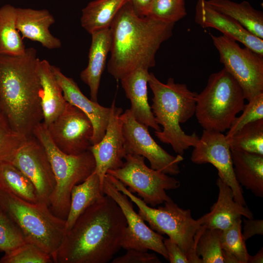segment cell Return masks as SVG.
<instances>
[{
    "label": "cell",
    "instance_id": "8fae6325",
    "mask_svg": "<svg viewBox=\"0 0 263 263\" xmlns=\"http://www.w3.org/2000/svg\"><path fill=\"white\" fill-rule=\"evenodd\" d=\"M121 118L126 154L144 157L151 169L165 174L175 175L180 173L182 155L173 156L164 150L150 135L148 127L138 122L130 109L122 113Z\"/></svg>",
    "mask_w": 263,
    "mask_h": 263
},
{
    "label": "cell",
    "instance_id": "8992f818",
    "mask_svg": "<svg viewBox=\"0 0 263 263\" xmlns=\"http://www.w3.org/2000/svg\"><path fill=\"white\" fill-rule=\"evenodd\" d=\"M33 135L44 148L55 178L56 186L50 197V209L55 215L66 220L71 191L75 185L84 181L94 172V157L89 150L77 155L61 151L54 144L42 122L36 127Z\"/></svg>",
    "mask_w": 263,
    "mask_h": 263
},
{
    "label": "cell",
    "instance_id": "e0dca14e",
    "mask_svg": "<svg viewBox=\"0 0 263 263\" xmlns=\"http://www.w3.org/2000/svg\"><path fill=\"white\" fill-rule=\"evenodd\" d=\"M52 69L60 86L66 101L78 108L90 119L93 127L92 145L103 137L108 124L110 107H103L88 98L81 91L73 78L65 75L60 69L52 65Z\"/></svg>",
    "mask_w": 263,
    "mask_h": 263
},
{
    "label": "cell",
    "instance_id": "7402d4cb",
    "mask_svg": "<svg viewBox=\"0 0 263 263\" xmlns=\"http://www.w3.org/2000/svg\"><path fill=\"white\" fill-rule=\"evenodd\" d=\"M89 49L88 63L80 74L81 79L90 90L91 99L97 102L101 76L105 69L108 54L111 46L110 28L93 32Z\"/></svg>",
    "mask_w": 263,
    "mask_h": 263
},
{
    "label": "cell",
    "instance_id": "d4e9b609",
    "mask_svg": "<svg viewBox=\"0 0 263 263\" xmlns=\"http://www.w3.org/2000/svg\"><path fill=\"white\" fill-rule=\"evenodd\" d=\"M217 11L235 20L252 35L263 39V14L247 1L240 3L230 0H208Z\"/></svg>",
    "mask_w": 263,
    "mask_h": 263
},
{
    "label": "cell",
    "instance_id": "ac0fdd59",
    "mask_svg": "<svg viewBox=\"0 0 263 263\" xmlns=\"http://www.w3.org/2000/svg\"><path fill=\"white\" fill-rule=\"evenodd\" d=\"M195 21L203 28H213L223 35L238 41L263 56V39L251 34L231 18L211 6L206 0H198L195 7Z\"/></svg>",
    "mask_w": 263,
    "mask_h": 263
},
{
    "label": "cell",
    "instance_id": "ab89813d",
    "mask_svg": "<svg viewBox=\"0 0 263 263\" xmlns=\"http://www.w3.org/2000/svg\"><path fill=\"white\" fill-rule=\"evenodd\" d=\"M244 227L242 235L245 241L255 235H263L262 219H243Z\"/></svg>",
    "mask_w": 263,
    "mask_h": 263
},
{
    "label": "cell",
    "instance_id": "60d3db41",
    "mask_svg": "<svg viewBox=\"0 0 263 263\" xmlns=\"http://www.w3.org/2000/svg\"><path fill=\"white\" fill-rule=\"evenodd\" d=\"M132 7L138 16H146L152 0H129Z\"/></svg>",
    "mask_w": 263,
    "mask_h": 263
},
{
    "label": "cell",
    "instance_id": "d6986e66",
    "mask_svg": "<svg viewBox=\"0 0 263 263\" xmlns=\"http://www.w3.org/2000/svg\"><path fill=\"white\" fill-rule=\"evenodd\" d=\"M216 184L219 189L218 199L209 212L199 219L206 228L225 230L243 216L253 219L252 212L246 207L236 202L230 187L219 177Z\"/></svg>",
    "mask_w": 263,
    "mask_h": 263
},
{
    "label": "cell",
    "instance_id": "f546056e",
    "mask_svg": "<svg viewBox=\"0 0 263 263\" xmlns=\"http://www.w3.org/2000/svg\"><path fill=\"white\" fill-rule=\"evenodd\" d=\"M241 218L222 230L221 245L224 263H247L248 254L242 232Z\"/></svg>",
    "mask_w": 263,
    "mask_h": 263
},
{
    "label": "cell",
    "instance_id": "8d00e7d4",
    "mask_svg": "<svg viewBox=\"0 0 263 263\" xmlns=\"http://www.w3.org/2000/svg\"><path fill=\"white\" fill-rule=\"evenodd\" d=\"M244 104L242 114L235 118L225 135L227 139L232 137L245 125L263 119V93H261Z\"/></svg>",
    "mask_w": 263,
    "mask_h": 263
},
{
    "label": "cell",
    "instance_id": "ba28073f",
    "mask_svg": "<svg viewBox=\"0 0 263 263\" xmlns=\"http://www.w3.org/2000/svg\"><path fill=\"white\" fill-rule=\"evenodd\" d=\"M245 99L240 85L224 68L211 74L198 94L195 114L203 130L223 132L243 110Z\"/></svg>",
    "mask_w": 263,
    "mask_h": 263
},
{
    "label": "cell",
    "instance_id": "83f0119b",
    "mask_svg": "<svg viewBox=\"0 0 263 263\" xmlns=\"http://www.w3.org/2000/svg\"><path fill=\"white\" fill-rule=\"evenodd\" d=\"M17 8L5 4L0 8V55L18 56L26 47L16 26Z\"/></svg>",
    "mask_w": 263,
    "mask_h": 263
},
{
    "label": "cell",
    "instance_id": "2e32d148",
    "mask_svg": "<svg viewBox=\"0 0 263 263\" xmlns=\"http://www.w3.org/2000/svg\"><path fill=\"white\" fill-rule=\"evenodd\" d=\"M108 124L102 139L89 148L95 163L94 172L98 175L103 189L105 176L109 170L116 169L124 164L126 154L122 132L121 108L114 100L111 107Z\"/></svg>",
    "mask_w": 263,
    "mask_h": 263
},
{
    "label": "cell",
    "instance_id": "4dcf8cb0",
    "mask_svg": "<svg viewBox=\"0 0 263 263\" xmlns=\"http://www.w3.org/2000/svg\"><path fill=\"white\" fill-rule=\"evenodd\" d=\"M227 140L231 150L263 155V119L245 125Z\"/></svg>",
    "mask_w": 263,
    "mask_h": 263
},
{
    "label": "cell",
    "instance_id": "5bb4252c",
    "mask_svg": "<svg viewBox=\"0 0 263 263\" xmlns=\"http://www.w3.org/2000/svg\"><path fill=\"white\" fill-rule=\"evenodd\" d=\"M46 127L54 144L67 154L81 153L92 145L91 120L79 109L68 103L62 113Z\"/></svg>",
    "mask_w": 263,
    "mask_h": 263
},
{
    "label": "cell",
    "instance_id": "7c38bea8",
    "mask_svg": "<svg viewBox=\"0 0 263 263\" xmlns=\"http://www.w3.org/2000/svg\"><path fill=\"white\" fill-rule=\"evenodd\" d=\"M190 159L196 164L209 163L218 170L219 177L231 188L235 201L246 206L242 186L236 179L228 140L222 132L203 130Z\"/></svg>",
    "mask_w": 263,
    "mask_h": 263
},
{
    "label": "cell",
    "instance_id": "7a4b0ae2",
    "mask_svg": "<svg viewBox=\"0 0 263 263\" xmlns=\"http://www.w3.org/2000/svg\"><path fill=\"white\" fill-rule=\"evenodd\" d=\"M174 24L138 16L128 1L110 27L112 41L108 72L120 80L137 69L154 67L156 53L171 37Z\"/></svg>",
    "mask_w": 263,
    "mask_h": 263
},
{
    "label": "cell",
    "instance_id": "9c48e42d",
    "mask_svg": "<svg viewBox=\"0 0 263 263\" xmlns=\"http://www.w3.org/2000/svg\"><path fill=\"white\" fill-rule=\"evenodd\" d=\"M122 167L109 170L110 174L129 187L132 192L137 193L143 201L151 207L172 200L166 190L175 189L180 182L161 171L149 168L142 156L126 154Z\"/></svg>",
    "mask_w": 263,
    "mask_h": 263
},
{
    "label": "cell",
    "instance_id": "30bf717a",
    "mask_svg": "<svg viewBox=\"0 0 263 263\" xmlns=\"http://www.w3.org/2000/svg\"><path fill=\"white\" fill-rule=\"evenodd\" d=\"M224 68L235 79L247 101L263 93V56L224 35L210 34Z\"/></svg>",
    "mask_w": 263,
    "mask_h": 263
},
{
    "label": "cell",
    "instance_id": "9a60e30c",
    "mask_svg": "<svg viewBox=\"0 0 263 263\" xmlns=\"http://www.w3.org/2000/svg\"><path fill=\"white\" fill-rule=\"evenodd\" d=\"M11 163L33 183L38 202L49 207L50 197L56 186L55 178L45 150L34 136L27 138Z\"/></svg>",
    "mask_w": 263,
    "mask_h": 263
},
{
    "label": "cell",
    "instance_id": "b9f144b4",
    "mask_svg": "<svg viewBox=\"0 0 263 263\" xmlns=\"http://www.w3.org/2000/svg\"><path fill=\"white\" fill-rule=\"evenodd\" d=\"M263 262V249H261L256 255H249L247 263H262Z\"/></svg>",
    "mask_w": 263,
    "mask_h": 263
},
{
    "label": "cell",
    "instance_id": "4fadbf2b",
    "mask_svg": "<svg viewBox=\"0 0 263 263\" xmlns=\"http://www.w3.org/2000/svg\"><path fill=\"white\" fill-rule=\"evenodd\" d=\"M103 193L112 198L119 205L127 222V227L122 242V248L143 251L153 250L168 260L164 244V238L149 227L133 209L128 197L118 190L106 175L103 188Z\"/></svg>",
    "mask_w": 263,
    "mask_h": 263
},
{
    "label": "cell",
    "instance_id": "52a82bcc",
    "mask_svg": "<svg viewBox=\"0 0 263 263\" xmlns=\"http://www.w3.org/2000/svg\"><path fill=\"white\" fill-rule=\"evenodd\" d=\"M106 176L118 190L136 205L138 214L151 229L161 235H167L186 254L189 263H202L196 252L198 232L202 225L199 219L193 218L190 209L181 208L172 200L165 202L164 206L150 207L119 180L108 173Z\"/></svg>",
    "mask_w": 263,
    "mask_h": 263
},
{
    "label": "cell",
    "instance_id": "e575fe53",
    "mask_svg": "<svg viewBox=\"0 0 263 263\" xmlns=\"http://www.w3.org/2000/svg\"><path fill=\"white\" fill-rule=\"evenodd\" d=\"M52 257L37 245L26 243L5 253L0 263H52Z\"/></svg>",
    "mask_w": 263,
    "mask_h": 263
},
{
    "label": "cell",
    "instance_id": "1f68e13d",
    "mask_svg": "<svg viewBox=\"0 0 263 263\" xmlns=\"http://www.w3.org/2000/svg\"><path fill=\"white\" fill-rule=\"evenodd\" d=\"M222 230L202 225L197 235L196 252L202 263H224L221 245Z\"/></svg>",
    "mask_w": 263,
    "mask_h": 263
},
{
    "label": "cell",
    "instance_id": "f35d334b",
    "mask_svg": "<svg viewBox=\"0 0 263 263\" xmlns=\"http://www.w3.org/2000/svg\"><path fill=\"white\" fill-rule=\"evenodd\" d=\"M164 244L170 263H189L186 254L170 238L164 239Z\"/></svg>",
    "mask_w": 263,
    "mask_h": 263
},
{
    "label": "cell",
    "instance_id": "5b68a950",
    "mask_svg": "<svg viewBox=\"0 0 263 263\" xmlns=\"http://www.w3.org/2000/svg\"><path fill=\"white\" fill-rule=\"evenodd\" d=\"M0 208L20 228L27 242L49 254L54 263L66 233L65 220L46 204L29 202L1 189Z\"/></svg>",
    "mask_w": 263,
    "mask_h": 263
},
{
    "label": "cell",
    "instance_id": "44dd1931",
    "mask_svg": "<svg viewBox=\"0 0 263 263\" xmlns=\"http://www.w3.org/2000/svg\"><path fill=\"white\" fill-rule=\"evenodd\" d=\"M55 19L46 9L17 8L16 26L22 38L40 43L48 49L61 47L59 39L54 36L49 28Z\"/></svg>",
    "mask_w": 263,
    "mask_h": 263
},
{
    "label": "cell",
    "instance_id": "f1b7e54d",
    "mask_svg": "<svg viewBox=\"0 0 263 263\" xmlns=\"http://www.w3.org/2000/svg\"><path fill=\"white\" fill-rule=\"evenodd\" d=\"M0 189L29 202H38L33 183L10 162L0 164Z\"/></svg>",
    "mask_w": 263,
    "mask_h": 263
},
{
    "label": "cell",
    "instance_id": "ffe728a7",
    "mask_svg": "<svg viewBox=\"0 0 263 263\" xmlns=\"http://www.w3.org/2000/svg\"><path fill=\"white\" fill-rule=\"evenodd\" d=\"M150 74L149 69L140 68L120 80L126 97L131 102L129 109L134 118L145 126L160 132L162 130L155 121L148 102L147 84Z\"/></svg>",
    "mask_w": 263,
    "mask_h": 263
},
{
    "label": "cell",
    "instance_id": "cb8c5ba5",
    "mask_svg": "<svg viewBox=\"0 0 263 263\" xmlns=\"http://www.w3.org/2000/svg\"><path fill=\"white\" fill-rule=\"evenodd\" d=\"M233 170L241 186L263 196V155L231 150Z\"/></svg>",
    "mask_w": 263,
    "mask_h": 263
},
{
    "label": "cell",
    "instance_id": "603a6c76",
    "mask_svg": "<svg viewBox=\"0 0 263 263\" xmlns=\"http://www.w3.org/2000/svg\"><path fill=\"white\" fill-rule=\"evenodd\" d=\"M38 73L41 87L42 122L48 126L62 113L67 102L48 61L39 59Z\"/></svg>",
    "mask_w": 263,
    "mask_h": 263
},
{
    "label": "cell",
    "instance_id": "277c9868",
    "mask_svg": "<svg viewBox=\"0 0 263 263\" xmlns=\"http://www.w3.org/2000/svg\"><path fill=\"white\" fill-rule=\"evenodd\" d=\"M148 84L153 94L152 113L157 123L163 127L161 131H155V135L183 155L185 150L195 147L200 138L195 132L186 134L180 126L195 114L198 93L191 91L185 84L176 83L172 77L162 83L152 73Z\"/></svg>",
    "mask_w": 263,
    "mask_h": 263
},
{
    "label": "cell",
    "instance_id": "484cf974",
    "mask_svg": "<svg viewBox=\"0 0 263 263\" xmlns=\"http://www.w3.org/2000/svg\"><path fill=\"white\" fill-rule=\"evenodd\" d=\"M104 195L99 177L94 171L84 181L75 185L71 191L69 213L65 220L66 232L87 208Z\"/></svg>",
    "mask_w": 263,
    "mask_h": 263
},
{
    "label": "cell",
    "instance_id": "74e56055",
    "mask_svg": "<svg viewBox=\"0 0 263 263\" xmlns=\"http://www.w3.org/2000/svg\"><path fill=\"white\" fill-rule=\"evenodd\" d=\"M113 263H159L160 260L154 254L135 249L127 250L123 255L115 258Z\"/></svg>",
    "mask_w": 263,
    "mask_h": 263
},
{
    "label": "cell",
    "instance_id": "4316f807",
    "mask_svg": "<svg viewBox=\"0 0 263 263\" xmlns=\"http://www.w3.org/2000/svg\"><path fill=\"white\" fill-rule=\"evenodd\" d=\"M129 0H94L82 10L81 26L89 34L110 28L122 6Z\"/></svg>",
    "mask_w": 263,
    "mask_h": 263
},
{
    "label": "cell",
    "instance_id": "3957f363",
    "mask_svg": "<svg viewBox=\"0 0 263 263\" xmlns=\"http://www.w3.org/2000/svg\"><path fill=\"white\" fill-rule=\"evenodd\" d=\"M39 61L34 48L18 56L0 55V110L12 128L28 138L43 120Z\"/></svg>",
    "mask_w": 263,
    "mask_h": 263
},
{
    "label": "cell",
    "instance_id": "d6a6232c",
    "mask_svg": "<svg viewBox=\"0 0 263 263\" xmlns=\"http://www.w3.org/2000/svg\"><path fill=\"white\" fill-rule=\"evenodd\" d=\"M26 139L12 128L0 110V164L11 163Z\"/></svg>",
    "mask_w": 263,
    "mask_h": 263
},
{
    "label": "cell",
    "instance_id": "d590c367",
    "mask_svg": "<svg viewBox=\"0 0 263 263\" xmlns=\"http://www.w3.org/2000/svg\"><path fill=\"white\" fill-rule=\"evenodd\" d=\"M26 243L20 228L0 208V250L8 253Z\"/></svg>",
    "mask_w": 263,
    "mask_h": 263
},
{
    "label": "cell",
    "instance_id": "836d02e7",
    "mask_svg": "<svg viewBox=\"0 0 263 263\" xmlns=\"http://www.w3.org/2000/svg\"><path fill=\"white\" fill-rule=\"evenodd\" d=\"M187 14L185 0H152L146 16L175 23Z\"/></svg>",
    "mask_w": 263,
    "mask_h": 263
},
{
    "label": "cell",
    "instance_id": "6da1fadb",
    "mask_svg": "<svg viewBox=\"0 0 263 263\" xmlns=\"http://www.w3.org/2000/svg\"><path fill=\"white\" fill-rule=\"evenodd\" d=\"M127 222L110 196L87 208L67 231L56 263H107L122 248Z\"/></svg>",
    "mask_w": 263,
    "mask_h": 263
}]
</instances>
